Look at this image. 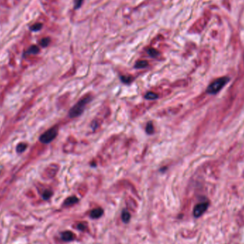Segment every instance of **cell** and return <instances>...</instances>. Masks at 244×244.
<instances>
[{
	"label": "cell",
	"mask_w": 244,
	"mask_h": 244,
	"mask_svg": "<svg viewBox=\"0 0 244 244\" xmlns=\"http://www.w3.org/2000/svg\"><path fill=\"white\" fill-rule=\"evenodd\" d=\"M92 100V96L91 95H87L81 100H79L72 108L70 109L69 112V116L70 118H76L80 116L84 111L86 106Z\"/></svg>",
	"instance_id": "cell-1"
},
{
	"label": "cell",
	"mask_w": 244,
	"mask_h": 244,
	"mask_svg": "<svg viewBox=\"0 0 244 244\" xmlns=\"http://www.w3.org/2000/svg\"><path fill=\"white\" fill-rule=\"evenodd\" d=\"M229 81L230 79L228 77H220V78L216 79L208 86L206 93L209 94H212V95L216 94L226 86V84H228Z\"/></svg>",
	"instance_id": "cell-2"
},
{
	"label": "cell",
	"mask_w": 244,
	"mask_h": 244,
	"mask_svg": "<svg viewBox=\"0 0 244 244\" xmlns=\"http://www.w3.org/2000/svg\"><path fill=\"white\" fill-rule=\"evenodd\" d=\"M58 134V129L57 127H53L50 129L44 132L39 138V141L43 144H49L57 137Z\"/></svg>",
	"instance_id": "cell-3"
},
{
	"label": "cell",
	"mask_w": 244,
	"mask_h": 244,
	"mask_svg": "<svg viewBox=\"0 0 244 244\" xmlns=\"http://www.w3.org/2000/svg\"><path fill=\"white\" fill-rule=\"evenodd\" d=\"M209 206V202H202V203H198V204L196 205L194 209V212H193L194 216L195 218H198V217L201 216L206 212V210L208 209Z\"/></svg>",
	"instance_id": "cell-4"
},
{
	"label": "cell",
	"mask_w": 244,
	"mask_h": 244,
	"mask_svg": "<svg viewBox=\"0 0 244 244\" xmlns=\"http://www.w3.org/2000/svg\"><path fill=\"white\" fill-rule=\"evenodd\" d=\"M61 238L64 241L69 242V241H71L74 240V238H75V235H74V233H72L71 231H64V232L62 233Z\"/></svg>",
	"instance_id": "cell-5"
},
{
	"label": "cell",
	"mask_w": 244,
	"mask_h": 244,
	"mask_svg": "<svg viewBox=\"0 0 244 244\" xmlns=\"http://www.w3.org/2000/svg\"><path fill=\"white\" fill-rule=\"evenodd\" d=\"M104 211L102 208H96L91 211L90 213V216L91 218H99L103 215Z\"/></svg>",
	"instance_id": "cell-6"
},
{
	"label": "cell",
	"mask_w": 244,
	"mask_h": 244,
	"mask_svg": "<svg viewBox=\"0 0 244 244\" xmlns=\"http://www.w3.org/2000/svg\"><path fill=\"white\" fill-rule=\"evenodd\" d=\"M79 201V199L76 196H71L69 197V198H66V200H64V205L65 206H72V205L75 204L77 202Z\"/></svg>",
	"instance_id": "cell-7"
},
{
	"label": "cell",
	"mask_w": 244,
	"mask_h": 244,
	"mask_svg": "<svg viewBox=\"0 0 244 244\" xmlns=\"http://www.w3.org/2000/svg\"><path fill=\"white\" fill-rule=\"evenodd\" d=\"M148 62L147 61H144V60H141V61H138L135 64V68L136 69H143V68H145L148 66Z\"/></svg>",
	"instance_id": "cell-8"
},
{
	"label": "cell",
	"mask_w": 244,
	"mask_h": 244,
	"mask_svg": "<svg viewBox=\"0 0 244 244\" xmlns=\"http://www.w3.org/2000/svg\"><path fill=\"white\" fill-rule=\"evenodd\" d=\"M130 218H131V215H130L129 213L127 211L124 210L122 214V219L124 223H128L130 220Z\"/></svg>",
	"instance_id": "cell-9"
},
{
	"label": "cell",
	"mask_w": 244,
	"mask_h": 244,
	"mask_svg": "<svg viewBox=\"0 0 244 244\" xmlns=\"http://www.w3.org/2000/svg\"><path fill=\"white\" fill-rule=\"evenodd\" d=\"M144 97H145V99H148V100H155V99H158V96L156 94H155V93L149 91V92H147L145 94Z\"/></svg>",
	"instance_id": "cell-10"
},
{
	"label": "cell",
	"mask_w": 244,
	"mask_h": 244,
	"mask_svg": "<svg viewBox=\"0 0 244 244\" xmlns=\"http://www.w3.org/2000/svg\"><path fill=\"white\" fill-rule=\"evenodd\" d=\"M147 52H148L149 55L150 56V57H153V58H156V57L159 55V52H158L156 49H153V48H149L148 51H147Z\"/></svg>",
	"instance_id": "cell-11"
},
{
	"label": "cell",
	"mask_w": 244,
	"mask_h": 244,
	"mask_svg": "<svg viewBox=\"0 0 244 244\" xmlns=\"http://www.w3.org/2000/svg\"><path fill=\"white\" fill-rule=\"evenodd\" d=\"M146 131L148 134H152V133L154 132V128H153V123L151 122H149L148 124H147V126H146Z\"/></svg>",
	"instance_id": "cell-12"
},
{
	"label": "cell",
	"mask_w": 244,
	"mask_h": 244,
	"mask_svg": "<svg viewBox=\"0 0 244 244\" xmlns=\"http://www.w3.org/2000/svg\"><path fill=\"white\" fill-rule=\"evenodd\" d=\"M39 49L38 46H32L31 47H29V49H28L27 52H26V54H36L39 52Z\"/></svg>",
	"instance_id": "cell-13"
},
{
	"label": "cell",
	"mask_w": 244,
	"mask_h": 244,
	"mask_svg": "<svg viewBox=\"0 0 244 244\" xmlns=\"http://www.w3.org/2000/svg\"><path fill=\"white\" fill-rule=\"evenodd\" d=\"M26 147H27V145L26 144H19L17 147V151L18 153H21L25 150Z\"/></svg>",
	"instance_id": "cell-14"
},
{
	"label": "cell",
	"mask_w": 244,
	"mask_h": 244,
	"mask_svg": "<svg viewBox=\"0 0 244 244\" xmlns=\"http://www.w3.org/2000/svg\"><path fill=\"white\" fill-rule=\"evenodd\" d=\"M121 79L124 84H130L133 81V77H126V76H122L121 77Z\"/></svg>",
	"instance_id": "cell-15"
},
{
	"label": "cell",
	"mask_w": 244,
	"mask_h": 244,
	"mask_svg": "<svg viewBox=\"0 0 244 244\" xmlns=\"http://www.w3.org/2000/svg\"><path fill=\"white\" fill-rule=\"evenodd\" d=\"M52 196V192L49 190H46L44 192V194H42V197L44 200H48L49 198H51V196Z\"/></svg>",
	"instance_id": "cell-16"
},
{
	"label": "cell",
	"mask_w": 244,
	"mask_h": 244,
	"mask_svg": "<svg viewBox=\"0 0 244 244\" xmlns=\"http://www.w3.org/2000/svg\"><path fill=\"white\" fill-rule=\"evenodd\" d=\"M42 27V24L41 23H37V24H35L34 25L31 26V29L32 31H35V32H37V31L40 30Z\"/></svg>",
	"instance_id": "cell-17"
},
{
	"label": "cell",
	"mask_w": 244,
	"mask_h": 244,
	"mask_svg": "<svg viewBox=\"0 0 244 244\" xmlns=\"http://www.w3.org/2000/svg\"><path fill=\"white\" fill-rule=\"evenodd\" d=\"M49 43H50V39H49V38H44L41 40V42H40V44H41V45L43 46V47H46V46H47L49 44Z\"/></svg>",
	"instance_id": "cell-18"
},
{
	"label": "cell",
	"mask_w": 244,
	"mask_h": 244,
	"mask_svg": "<svg viewBox=\"0 0 244 244\" xmlns=\"http://www.w3.org/2000/svg\"><path fill=\"white\" fill-rule=\"evenodd\" d=\"M77 228L78 230H80V231H86V228H87V226H86V225L85 224V223H78V224H77Z\"/></svg>",
	"instance_id": "cell-19"
},
{
	"label": "cell",
	"mask_w": 244,
	"mask_h": 244,
	"mask_svg": "<svg viewBox=\"0 0 244 244\" xmlns=\"http://www.w3.org/2000/svg\"><path fill=\"white\" fill-rule=\"evenodd\" d=\"M83 0H74V8L79 9L82 6Z\"/></svg>",
	"instance_id": "cell-20"
},
{
	"label": "cell",
	"mask_w": 244,
	"mask_h": 244,
	"mask_svg": "<svg viewBox=\"0 0 244 244\" xmlns=\"http://www.w3.org/2000/svg\"><path fill=\"white\" fill-rule=\"evenodd\" d=\"M243 59H244V54H243Z\"/></svg>",
	"instance_id": "cell-21"
}]
</instances>
